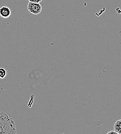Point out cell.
I'll return each instance as SVG.
<instances>
[{
	"instance_id": "3957f363",
	"label": "cell",
	"mask_w": 121,
	"mask_h": 134,
	"mask_svg": "<svg viewBox=\"0 0 121 134\" xmlns=\"http://www.w3.org/2000/svg\"><path fill=\"white\" fill-rule=\"evenodd\" d=\"M11 14L10 9L8 7L4 6L0 8V17L7 19L10 16Z\"/></svg>"
},
{
	"instance_id": "8992f818",
	"label": "cell",
	"mask_w": 121,
	"mask_h": 134,
	"mask_svg": "<svg viewBox=\"0 0 121 134\" xmlns=\"http://www.w3.org/2000/svg\"><path fill=\"white\" fill-rule=\"evenodd\" d=\"M42 0H28L29 2H33V3H40V2H41Z\"/></svg>"
},
{
	"instance_id": "52a82bcc",
	"label": "cell",
	"mask_w": 121,
	"mask_h": 134,
	"mask_svg": "<svg viewBox=\"0 0 121 134\" xmlns=\"http://www.w3.org/2000/svg\"><path fill=\"white\" fill-rule=\"evenodd\" d=\"M118 134L114 130V131H111L110 132H109L107 133V134Z\"/></svg>"
},
{
	"instance_id": "5b68a950",
	"label": "cell",
	"mask_w": 121,
	"mask_h": 134,
	"mask_svg": "<svg viewBox=\"0 0 121 134\" xmlns=\"http://www.w3.org/2000/svg\"><path fill=\"white\" fill-rule=\"evenodd\" d=\"M7 74V71L4 68H0V79H4Z\"/></svg>"
},
{
	"instance_id": "277c9868",
	"label": "cell",
	"mask_w": 121,
	"mask_h": 134,
	"mask_svg": "<svg viewBox=\"0 0 121 134\" xmlns=\"http://www.w3.org/2000/svg\"><path fill=\"white\" fill-rule=\"evenodd\" d=\"M114 130L118 134H121V119L117 121L114 124Z\"/></svg>"
},
{
	"instance_id": "7a4b0ae2",
	"label": "cell",
	"mask_w": 121,
	"mask_h": 134,
	"mask_svg": "<svg viewBox=\"0 0 121 134\" xmlns=\"http://www.w3.org/2000/svg\"><path fill=\"white\" fill-rule=\"evenodd\" d=\"M27 10L32 14L37 15L41 12L42 6L40 3L29 2L27 5Z\"/></svg>"
},
{
	"instance_id": "6da1fadb",
	"label": "cell",
	"mask_w": 121,
	"mask_h": 134,
	"mask_svg": "<svg viewBox=\"0 0 121 134\" xmlns=\"http://www.w3.org/2000/svg\"><path fill=\"white\" fill-rule=\"evenodd\" d=\"M17 130L15 123L6 114L0 113V134H15Z\"/></svg>"
}]
</instances>
